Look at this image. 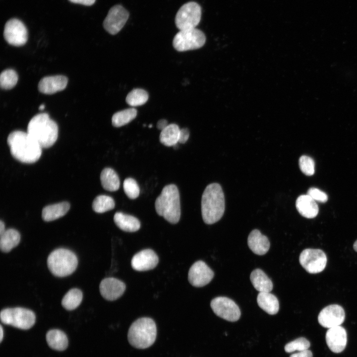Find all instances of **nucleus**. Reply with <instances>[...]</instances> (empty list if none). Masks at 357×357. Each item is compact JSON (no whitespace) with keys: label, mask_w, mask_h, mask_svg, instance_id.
<instances>
[{"label":"nucleus","mask_w":357,"mask_h":357,"mask_svg":"<svg viewBox=\"0 0 357 357\" xmlns=\"http://www.w3.org/2000/svg\"><path fill=\"white\" fill-rule=\"evenodd\" d=\"M10 152L13 158L23 163L37 162L42 155V147L27 132L15 130L7 139Z\"/></svg>","instance_id":"nucleus-1"},{"label":"nucleus","mask_w":357,"mask_h":357,"mask_svg":"<svg viewBox=\"0 0 357 357\" xmlns=\"http://www.w3.org/2000/svg\"><path fill=\"white\" fill-rule=\"evenodd\" d=\"M225 208V196L221 185L217 183L208 185L202 194L201 213L203 221L213 224L223 216Z\"/></svg>","instance_id":"nucleus-2"},{"label":"nucleus","mask_w":357,"mask_h":357,"mask_svg":"<svg viewBox=\"0 0 357 357\" xmlns=\"http://www.w3.org/2000/svg\"><path fill=\"white\" fill-rule=\"evenodd\" d=\"M58 131L57 123L45 113L34 116L27 126V132L42 148H48L54 144L58 139Z\"/></svg>","instance_id":"nucleus-3"},{"label":"nucleus","mask_w":357,"mask_h":357,"mask_svg":"<svg viewBox=\"0 0 357 357\" xmlns=\"http://www.w3.org/2000/svg\"><path fill=\"white\" fill-rule=\"evenodd\" d=\"M155 207L157 213L171 224L177 223L180 217L179 194L177 186L168 184L164 186L156 198Z\"/></svg>","instance_id":"nucleus-4"},{"label":"nucleus","mask_w":357,"mask_h":357,"mask_svg":"<svg viewBox=\"0 0 357 357\" xmlns=\"http://www.w3.org/2000/svg\"><path fill=\"white\" fill-rule=\"evenodd\" d=\"M156 336L157 327L154 321L149 317H141L130 325L127 339L133 347L144 349L154 344Z\"/></svg>","instance_id":"nucleus-5"},{"label":"nucleus","mask_w":357,"mask_h":357,"mask_svg":"<svg viewBox=\"0 0 357 357\" xmlns=\"http://www.w3.org/2000/svg\"><path fill=\"white\" fill-rule=\"evenodd\" d=\"M78 259L69 249L58 248L53 251L47 259V265L55 276L63 277L71 274L76 269Z\"/></svg>","instance_id":"nucleus-6"},{"label":"nucleus","mask_w":357,"mask_h":357,"mask_svg":"<svg viewBox=\"0 0 357 357\" xmlns=\"http://www.w3.org/2000/svg\"><path fill=\"white\" fill-rule=\"evenodd\" d=\"M0 320L4 324L22 330L31 328L35 323L34 313L22 307L7 308L2 309L0 314Z\"/></svg>","instance_id":"nucleus-7"},{"label":"nucleus","mask_w":357,"mask_h":357,"mask_svg":"<svg viewBox=\"0 0 357 357\" xmlns=\"http://www.w3.org/2000/svg\"><path fill=\"white\" fill-rule=\"evenodd\" d=\"M206 37L201 30L196 28L179 30L175 36L173 45L178 52L196 50L202 47L205 44Z\"/></svg>","instance_id":"nucleus-8"},{"label":"nucleus","mask_w":357,"mask_h":357,"mask_svg":"<svg viewBox=\"0 0 357 357\" xmlns=\"http://www.w3.org/2000/svg\"><path fill=\"white\" fill-rule=\"evenodd\" d=\"M201 16V8L196 2L190 1L182 5L175 18V23L179 30L195 28Z\"/></svg>","instance_id":"nucleus-9"},{"label":"nucleus","mask_w":357,"mask_h":357,"mask_svg":"<svg viewBox=\"0 0 357 357\" xmlns=\"http://www.w3.org/2000/svg\"><path fill=\"white\" fill-rule=\"evenodd\" d=\"M299 261L307 272L316 274L322 272L325 269L327 257L321 249L307 248L301 252Z\"/></svg>","instance_id":"nucleus-10"},{"label":"nucleus","mask_w":357,"mask_h":357,"mask_svg":"<svg viewBox=\"0 0 357 357\" xmlns=\"http://www.w3.org/2000/svg\"><path fill=\"white\" fill-rule=\"evenodd\" d=\"M210 305L214 313L224 319L235 322L240 318L241 313L238 305L228 298L217 297L211 300Z\"/></svg>","instance_id":"nucleus-11"},{"label":"nucleus","mask_w":357,"mask_h":357,"mask_svg":"<svg viewBox=\"0 0 357 357\" xmlns=\"http://www.w3.org/2000/svg\"><path fill=\"white\" fill-rule=\"evenodd\" d=\"M3 36L10 45L19 47L26 44L28 40V32L23 23L18 19L12 18L5 24Z\"/></svg>","instance_id":"nucleus-12"},{"label":"nucleus","mask_w":357,"mask_h":357,"mask_svg":"<svg viewBox=\"0 0 357 357\" xmlns=\"http://www.w3.org/2000/svg\"><path fill=\"white\" fill-rule=\"evenodd\" d=\"M129 17L128 12L121 5L110 8L103 22L104 29L110 34H117L124 26Z\"/></svg>","instance_id":"nucleus-13"},{"label":"nucleus","mask_w":357,"mask_h":357,"mask_svg":"<svg viewBox=\"0 0 357 357\" xmlns=\"http://www.w3.org/2000/svg\"><path fill=\"white\" fill-rule=\"evenodd\" d=\"M214 277L213 271L203 261L194 263L189 269L188 280L195 287H203L209 283Z\"/></svg>","instance_id":"nucleus-14"},{"label":"nucleus","mask_w":357,"mask_h":357,"mask_svg":"<svg viewBox=\"0 0 357 357\" xmlns=\"http://www.w3.org/2000/svg\"><path fill=\"white\" fill-rule=\"evenodd\" d=\"M345 318V311L338 304H331L324 307L318 316L319 323L328 329L341 325Z\"/></svg>","instance_id":"nucleus-15"},{"label":"nucleus","mask_w":357,"mask_h":357,"mask_svg":"<svg viewBox=\"0 0 357 357\" xmlns=\"http://www.w3.org/2000/svg\"><path fill=\"white\" fill-rule=\"evenodd\" d=\"M126 286L121 281L115 278L104 279L100 284L102 296L106 300H115L120 298L125 290Z\"/></svg>","instance_id":"nucleus-16"},{"label":"nucleus","mask_w":357,"mask_h":357,"mask_svg":"<svg viewBox=\"0 0 357 357\" xmlns=\"http://www.w3.org/2000/svg\"><path fill=\"white\" fill-rule=\"evenodd\" d=\"M158 262V257L156 253L151 249H145L133 256L131 264L134 270L145 271L154 269Z\"/></svg>","instance_id":"nucleus-17"},{"label":"nucleus","mask_w":357,"mask_h":357,"mask_svg":"<svg viewBox=\"0 0 357 357\" xmlns=\"http://www.w3.org/2000/svg\"><path fill=\"white\" fill-rule=\"evenodd\" d=\"M326 342L330 350L340 353L345 348L347 342V332L344 328L337 326L329 328L326 333Z\"/></svg>","instance_id":"nucleus-18"},{"label":"nucleus","mask_w":357,"mask_h":357,"mask_svg":"<svg viewBox=\"0 0 357 357\" xmlns=\"http://www.w3.org/2000/svg\"><path fill=\"white\" fill-rule=\"evenodd\" d=\"M68 79L63 75H58L44 77L39 82V91L45 94H53L64 90L67 84Z\"/></svg>","instance_id":"nucleus-19"},{"label":"nucleus","mask_w":357,"mask_h":357,"mask_svg":"<svg viewBox=\"0 0 357 357\" xmlns=\"http://www.w3.org/2000/svg\"><path fill=\"white\" fill-rule=\"evenodd\" d=\"M249 248L256 254H266L270 248V242L267 237L263 235L258 230H253L247 238Z\"/></svg>","instance_id":"nucleus-20"},{"label":"nucleus","mask_w":357,"mask_h":357,"mask_svg":"<svg viewBox=\"0 0 357 357\" xmlns=\"http://www.w3.org/2000/svg\"><path fill=\"white\" fill-rule=\"evenodd\" d=\"M296 206L298 213L306 218H315L319 209L316 201L307 194L301 195L298 197Z\"/></svg>","instance_id":"nucleus-21"},{"label":"nucleus","mask_w":357,"mask_h":357,"mask_svg":"<svg viewBox=\"0 0 357 357\" xmlns=\"http://www.w3.org/2000/svg\"><path fill=\"white\" fill-rule=\"evenodd\" d=\"M70 207V204L67 202L46 206L42 210V219L46 222L58 219L65 215L69 210Z\"/></svg>","instance_id":"nucleus-22"},{"label":"nucleus","mask_w":357,"mask_h":357,"mask_svg":"<svg viewBox=\"0 0 357 357\" xmlns=\"http://www.w3.org/2000/svg\"><path fill=\"white\" fill-rule=\"evenodd\" d=\"M114 221L121 230L127 232H134L140 228V223L136 217L118 212L115 214Z\"/></svg>","instance_id":"nucleus-23"},{"label":"nucleus","mask_w":357,"mask_h":357,"mask_svg":"<svg viewBox=\"0 0 357 357\" xmlns=\"http://www.w3.org/2000/svg\"><path fill=\"white\" fill-rule=\"evenodd\" d=\"M250 279L254 288L259 293L270 292L273 289L271 280L260 269H256L251 273Z\"/></svg>","instance_id":"nucleus-24"},{"label":"nucleus","mask_w":357,"mask_h":357,"mask_svg":"<svg viewBox=\"0 0 357 357\" xmlns=\"http://www.w3.org/2000/svg\"><path fill=\"white\" fill-rule=\"evenodd\" d=\"M257 302L259 306L269 314H276L279 311L278 300L270 292H260L257 297Z\"/></svg>","instance_id":"nucleus-25"},{"label":"nucleus","mask_w":357,"mask_h":357,"mask_svg":"<svg viewBox=\"0 0 357 357\" xmlns=\"http://www.w3.org/2000/svg\"><path fill=\"white\" fill-rule=\"evenodd\" d=\"M46 341L49 346L56 351L65 350L68 346V339L66 334L59 329H52L46 334Z\"/></svg>","instance_id":"nucleus-26"},{"label":"nucleus","mask_w":357,"mask_h":357,"mask_svg":"<svg viewBox=\"0 0 357 357\" xmlns=\"http://www.w3.org/2000/svg\"><path fill=\"white\" fill-rule=\"evenodd\" d=\"M0 237V248L1 251L5 253L16 247L20 240L19 233L14 229L5 230Z\"/></svg>","instance_id":"nucleus-27"},{"label":"nucleus","mask_w":357,"mask_h":357,"mask_svg":"<svg viewBox=\"0 0 357 357\" xmlns=\"http://www.w3.org/2000/svg\"><path fill=\"white\" fill-rule=\"evenodd\" d=\"M102 187L106 190L115 191L119 189L120 181L117 173L112 168L104 169L100 175Z\"/></svg>","instance_id":"nucleus-28"},{"label":"nucleus","mask_w":357,"mask_h":357,"mask_svg":"<svg viewBox=\"0 0 357 357\" xmlns=\"http://www.w3.org/2000/svg\"><path fill=\"white\" fill-rule=\"evenodd\" d=\"M180 130L176 124H169L161 130L159 136L160 142L166 146H174L178 143Z\"/></svg>","instance_id":"nucleus-29"},{"label":"nucleus","mask_w":357,"mask_h":357,"mask_svg":"<svg viewBox=\"0 0 357 357\" xmlns=\"http://www.w3.org/2000/svg\"><path fill=\"white\" fill-rule=\"evenodd\" d=\"M83 298L82 292L78 289H70L63 297L61 305L65 309L72 310L80 304Z\"/></svg>","instance_id":"nucleus-30"},{"label":"nucleus","mask_w":357,"mask_h":357,"mask_svg":"<svg viewBox=\"0 0 357 357\" xmlns=\"http://www.w3.org/2000/svg\"><path fill=\"white\" fill-rule=\"evenodd\" d=\"M136 115L137 110L134 108H129L118 112L112 117V124L116 127L123 126L134 119Z\"/></svg>","instance_id":"nucleus-31"},{"label":"nucleus","mask_w":357,"mask_h":357,"mask_svg":"<svg viewBox=\"0 0 357 357\" xmlns=\"http://www.w3.org/2000/svg\"><path fill=\"white\" fill-rule=\"evenodd\" d=\"M115 203L113 198L105 195L97 196L93 200L92 205L93 210L99 213L111 210L115 208Z\"/></svg>","instance_id":"nucleus-32"},{"label":"nucleus","mask_w":357,"mask_h":357,"mask_svg":"<svg viewBox=\"0 0 357 357\" xmlns=\"http://www.w3.org/2000/svg\"><path fill=\"white\" fill-rule=\"evenodd\" d=\"M148 94L139 88L131 90L126 97V103L130 106L136 107L144 104L148 99Z\"/></svg>","instance_id":"nucleus-33"},{"label":"nucleus","mask_w":357,"mask_h":357,"mask_svg":"<svg viewBox=\"0 0 357 357\" xmlns=\"http://www.w3.org/2000/svg\"><path fill=\"white\" fill-rule=\"evenodd\" d=\"M18 81V75L12 69L2 71L0 75V86L1 89L9 90L13 88Z\"/></svg>","instance_id":"nucleus-34"},{"label":"nucleus","mask_w":357,"mask_h":357,"mask_svg":"<svg viewBox=\"0 0 357 357\" xmlns=\"http://www.w3.org/2000/svg\"><path fill=\"white\" fill-rule=\"evenodd\" d=\"M123 187L125 194L131 199L136 198L139 195V185L136 181L132 178H125L123 181Z\"/></svg>","instance_id":"nucleus-35"},{"label":"nucleus","mask_w":357,"mask_h":357,"mask_svg":"<svg viewBox=\"0 0 357 357\" xmlns=\"http://www.w3.org/2000/svg\"><path fill=\"white\" fill-rule=\"evenodd\" d=\"M310 345V342L306 338L300 337L287 344L285 346V351L287 353L303 351L308 350Z\"/></svg>","instance_id":"nucleus-36"},{"label":"nucleus","mask_w":357,"mask_h":357,"mask_svg":"<svg viewBox=\"0 0 357 357\" xmlns=\"http://www.w3.org/2000/svg\"><path fill=\"white\" fill-rule=\"evenodd\" d=\"M298 164L301 171L304 175L310 176L314 174L315 164L311 157L306 155L301 156L299 159Z\"/></svg>","instance_id":"nucleus-37"},{"label":"nucleus","mask_w":357,"mask_h":357,"mask_svg":"<svg viewBox=\"0 0 357 357\" xmlns=\"http://www.w3.org/2000/svg\"><path fill=\"white\" fill-rule=\"evenodd\" d=\"M315 201L325 203L328 200V196L326 193L315 187L310 188L307 192Z\"/></svg>","instance_id":"nucleus-38"},{"label":"nucleus","mask_w":357,"mask_h":357,"mask_svg":"<svg viewBox=\"0 0 357 357\" xmlns=\"http://www.w3.org/2000/svg\"><path fill=\"white\" fill-rule=\"evenodd\" d=\"M189 136V131L187 128H183L180 130L178 143L184 144L188 140Z\"/></svg>","instance_id":"nucleus-39"},{"label":"nucleus","mask_w":357,"mask_h":357,"mask_svg":"<svg viewBox=\"0 0 357 357\" xmlns=\"http://www.w3.org/2000/svg\"><path fill=\"white\" fill-rule=\"evenodd\" d=\"M312 352L308 350L293 354L290 357H312Z\"/></svg>","instance_id":"nucleus-40"},{"label":"nucleus","mask_w":357,"mask_h":357,"mask_svg":"<svg viewBox=\"0 0 357 357\" xmlns=\"http://www.w3.org/2000/svg\"><path fill=\"white\" fill-rule=\"evenodd\" d=\"M70 1L75 3L81 4L84 5L90 6L94 3L96 0H69Z\"/></svg>","instance_id":"nucleus-41"},{"label":"nucleus","mask_w":357,"mask_h":357,"mask_svg":"<svg viewBox=\"0 0 357 357\" xmlns=\"http://www.w3.org/2000/svg\"><path fill=\"white\" fill-rule=\"evenodd\" d=\"M168 121L165 119H161L159 120L157 123V127L158 129L162 130L168 125Z\"/></svg>","instance_id":"nucleus-42"},{"label":"nucleus","mask_w":357,"mask_h":357,"mask_svg":"<svg viewBox=\"0 0 357 357\" xmlns=\"http://www.w3.org/2000/svg\"><path fill=\"white\" fill-rule=\"evenodd\" d=\"M5 230V225L4 222L2 221H0V235L2 234L4 231Z\"/></svg>","instance_id":"nucleus-43"},{"label":"nucleus","mask_w":357,"mask_h":357,"mask_svg":"<svg viewBox=\"0 0 357 357\" xmlns=\"http://www.w3.org/2000/svg\"><path fill=\"white\" fill-rule=\"evenodd\" d=\"M0 342H1L2 340L3 339V328L1 325H0Z\"/></svg>","instance_id":"nucleus-44"},{"label":"nucleus","mask_w":357,"mask_h":357,"mask_svg":"<svg viewBox=\"0 0 357 357\" xmlns=\"http://www.w3.org/2000/svg\"><path fill=\"white\" fill-rule=\"evenodd\" d=\"M353 247L354 250L357 252V240L354 243Z\"/></svg>","instance_id":"nucleus-45"},{"label":"nucleus","mask_w":357,"mask_h":357,"mask_svg":"<svg viewBox=\"0 0 357 357\" xmlns=\"http://www.w3.org/2000/svg\"><path fill=\"white\" fill-rule=\"evenodd\" d=\"M45 105H44V104H42V105H41L39 106V110H44V109H45Z\"/></svg>","instance_id":"nucleus-46"},{"label":"nucleus","mask_w":357,"mask_h":357,"mask_svg":"<svg viewBox=\"0 0 357 357\" xmlns=\"http://www.w3.org/2000/svg\"><path fill=\"white\" fill-rule=\"evenodd\" d=\"M152 125H149V127L150 128V127H152Z\"/></svg>","instance_id":"nucleus-47"}]
</instances>
